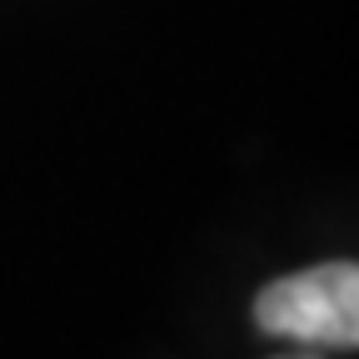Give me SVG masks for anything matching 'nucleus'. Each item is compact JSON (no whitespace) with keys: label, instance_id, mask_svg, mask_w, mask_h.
Returning a JSON list of instances; mask_svg holds the SVG:
<instances>
[{"label":"nucleus","instance_id":"nucleus-1","mask_svg":"<svg viewBox=\"0 0 359 359\" xmlns=\"http://www.w3.org/2000/svg\"><path fill=\"white\" fill-rule=\"evenodd\" d=\"M255 325L299 349H359V259H325L255 294Z\"/></svg>","mask_w":359,"mask_h":359},{"label":"nucleus","instance_id":"nucleus-2","mask_svg":"<svg viewBox=\"0 0 359 359\" xmlns=\"http://www.w3.org/2000/svg\"><path fill=\"white\" fill-rule=\"evenodd\" d=\"M275 359H325V354H314V349H299V354H275Z\"/></svg>","mask_w":359,"mask_h":359}]
</instances>
